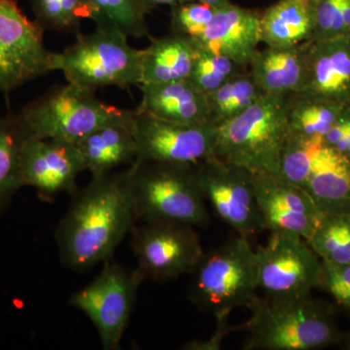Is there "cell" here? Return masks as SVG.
<instances>
[{
	"label": "cell",
	"mask_w": 350,
	"mask_h": 350,
	"mask_svg": "<svg viewBox=\"0 0 350 350\" xmlns=\"http://www.w3.org/2000/svg\"><path fill=\"white\" fill-rule=\"evenodd\" d=\"M198 52L199 46L192 38L176 32L153 39L144 49L142 84L188 80Z\"/></svg>",
	"instance_id": "obj_21"
},
{
	"label": "cell",
	"mask_w": 350,
	"mask_h": 350,
	"mask_svg": "<svg viewBox=\"0 0 350 350\" xmlns=\"http://www.w3.org/2000/svg\"><path fill=\"white\" fill-rule=\"evenodd\" d=\"M144 280L138 268L129 271L107 261L93 282L69 298V305L85 313L96 327L103 349H119Z\"/></svg>",
	"instance_id": "obj_8"
},
{
	"label": "cell",
	"mask_w": 350,
	"mask_h": 350,
	"mask_svg": "<svg viewBox=\"0 0 350 350\" xmlns=\"http://www.w3.org/2000/svg\"><path fill=\"white\" fill-rule=\"evenodd\" d=\"M255 251L258 284L266 297L300 298L321 286L323 262L301 237L271 232L266 245Z\"/></svg>",
	"instance_id": "obj_9"
},
{
	"label": "cell",
	"mask_w": 350,
	"mask_h": 350,
	"mask_svg": "<svg viewBox=\"0 0 350 350\" xmlns=\"http://www.w3.org/2000/svg\"><path fill=\"white\" fill-rule=\"evenodd\" d=\"M31 6L44 29L78 33L82 20H91L85 0H31Z\"/></svg>",
	"instance_id": "obj_30"
},
{
	"label": "cell",
	"mask_w": 350,
	"mask_h": 350,
	"mask_svg": "<svg viewBox=\"0 0 350 350\" xmlns=\"http://www.w3.org/2000/svg\"><path fill=\"white\" fill-rule=\"evenodd\" d=\"M323 145L322 137H306L289 131L283 147L278 177L303 189Z\"/></svg>",
	"instance_id": "obj_29"
},
{
	"label": "cell",
	"mask_w": 350,
	"mask_h": 350,
	"mask_svg": "<svg viewBox=\"0 0 350 350\" xmlns=\"http://www.w3.org/2000/svg\"><path fill=\"white\" fill-rule=\"evenodd\" d=\"M333 149L338 151V153L344 154V155L350 158V126L345 137L333 147Z\"/></svg>",
	"instance_id": "obj_37"
},
{
	"label": "cell",
	"mask_w": 350,
	"mask_h": 350,
	"mask_svg": "<svg viewBox=\"0 0 350 350\" xmlns=\"http://www.w3.org/2000/svg\"><path fill=\"white\" fill-rule=\"evenodd\" d=\"M310 41L293 47L259 50L250 70L264 94L288 96L300 94L308 75Z\"/></svg>",
	"instance_id": "obj_19"
},
{
	"label": "cell",
	"mask_w": 350,
	"mask_h": 350,
	"mask_svg": "<svg viewBox=\"0 0 350 350\" xmlns=\"http://www.w3.org/2000/svg\"><path fill=\"white\" fill-rule=\"evenodd\" d=\"M243 69L245 68L238 66L229 57L199 47L194 68L188 80L200 92L208 94Z\"/></svg>",
	"instance_id": "obj_31"
},
{
	"label": "cell",
	"mask_w": 350,
	"mask_h": 350,
	"mask_svg": "<svg viewBox=\"0 0 350 350\" xmlns=\"http://www.w3.org/2000/svg\"><path fill=\"white\" fill-rule=\"evenodd\" d=\"M135 221L130 167L93 175L57 227L62 261L75 271L109 261Z\"/></svg>",
	"instance_id": "obj_1"
},
{
	"label": "cell",
	"mask_w": 350,
	"mask_h": 350,
	"mask_svg": "<svg viewBox=\"0 0 350 350\" xmlns=\"http://www.w3.org/2000/svg\"><path fill=\"white\" fill-rule=\"evenodd\" d=\"M91 20L101 29H115L128 38H150L147 11L140 0H85Z\"/></svg>",
	"instance_id": "obj_26"
},
{
	"label": "cell",
	"mask_w": 350,
	"mask_h": 350,
	"mask_svg": "<svg viewBox=\"0 0 350 350\" xmlns=\"http://www.w3.org/2000/svg\"><path fill=\"white\" fill-rule=\"evenodd\" d=\"M252 182L264 230L312 237L324 214L306 191L273 175L253 174Z\"/></svg>",
	"instance_id": "obj_14"
},
{
	"label": "cell",
	"mask_w": 350,
	"mask_h": 350,
	"mask_svg": "<svg viewBox=\"0 0 350 350\" xmlns=\"http://www.w3.org/2000/svg\"><path fill=\"white\" fill-rule=\"evenodd\" d=\"M189 1H193V0H140L142 5L144 6L148 13L159 6L167 5L172 7Z\"/></svg>",
	"instance_id": "obj_36"
},
{
	"label": "cell",
	"mask_w": 350,
	"mask_h": 350,
	"mask_svg": "<svg viewBox=\"0 0 350 350\" xmlns=\"http://www.w3.org/2000/svg\"><path fill=\"white\" fill-rule=\"evenodd\" d=\"M261 41L269 47H293L312 40L314 0H280L260 17Z\"/></svg>",
	"instance_id": "obj_23"
},
{
	"label": "cell",
	"mask_w": 350,
	"mask_h": 350,
	"mask_svg": "<svg viewBox=\"0 0 350 350\" xmlns=\"http://www.w3.org/2000/svg\"><path fill=\"white\" fill-rule=\"evenodd\" d=\"M345 107L292 94L287 100L289 131L306 137L323 138Z\"/></svg>",
	"instance_id": "obj_27"
},
{
	"label": "cell",
	"mask_w": 350,
	"mask_h": 350,
	"mask_svg": "<svg viewBox=\"0 0 350 350\" xmlns=\"http://www.w3.org/2000/svg\"><path fill=\"white\" fill-rule=\"evenodd\" d=\"M232 329L228 326V319L217 320V329L213 337L208 340L204 342H192L186 345L184 349L189 350H217L220 349L221 342L223 338L227 336V334Z\"/></svg>",
	"instance_id": "obj_35"
},
{
	"label": "cell",
	"mask_w": 350,
	"mask_h": 350,
	"mask_svg": "<svg viewBox=\"0 0 350 350\" xmlns=\"http://www.w3.org/2000/svg\"><path fill=\"white\" fill-rule=\"evenodd\" d=\"M83 170L81 154L75 144L51 138H29L25 142L21 159L23 186L38 189L45 197L72 193Z\"/></svg>",
	"instance_id": "obj_15"
},
{
	"label": "cell",
	"mask_w": 350,
	"mask_h": 350,
	"mask_svg": "<svg viewBox=\"0 0 350 350\" xmlns=\"http://www.w3.org/2000/svg\"><path fill=\"white\" fill-rule=\"evenodd\" d=\"M195 227L180 223H144L133 232V252L145 278L170 280L194 273L204 257Z\"/></svg>",
	"instance_id": "obj_11"
},
{
	"label": "cell",
	"mask_w": 350,
	"mask_h": 350,
	"mask_svg": "<svg viewBox=\"0 0 350 350\" xmlns=\"http://www.w3.org/2000/svg\"><path fill=\"white\" fill-rule=\"evenodd\" d=\"M135 110L98 100L94 90L68 83L51 90L20 112L29 138H51L77 144L103 126L131 123Z\"/></svg>",
	"instance_id": "obj_5"
},
{
	"label": "cell",
	"mask_w": 350,
	"mask_h": 350,
	"mask_svg": "<svg viewBox=\"0 0 350 350\" xmlns=\"http://www.w3.org/2000/svg\"><path fill=\"white\" fill-rule=\"evenodd\" d=\"M139 88L142 98L135 109L138 113L183 125L211 123L206 94L189 80L148 83Z\"/></svg>",
	"instance_id": "obj_18"
},
{
	"label": "cell",
	"mask_w": 350,
	"mask_h": 350,
	"mask_svg": "<svg viewBox=\"0 0 350 350\" xmlns=\"http://www.w3.org/2000/svg\"><path fill=\"white\" fill-rule=\"evenodd\" d=\"M243 349L310 350L340 338L330 308L312 297L265 298L250 308Z\"/></svg>",
	"instance_id": "obj_3"
},
{
	"label": "cell",
	"mask_w": 350,
	"mask_h": 350,
	"mask_svg": "<svg viewBox=\"0 0 350 350\" xmlns=\"http://www.w3.org/2000/svg\"><path fill=\"white\" fill-rule=\"evenodd\" d=\"M323 262L321 286L325 288L338 304L350 312V262Z\"/></svg>",
	"instance_id": "obj_34"
},
{
	"label": "cell",
	"mask_w": 350,
	"mask_h": 350,
	"mask_svg": "<svg viewBox=\"0 0 350 350\" xmlns=\"http://www.w3.org/2000/svg\"><path fill=\"white\" fill-rule=\"evenodd\" d=\"M133 133L138 162L198 165L214 156L217 126L172 123L135 109Z\"/></svg>",
	"instance_id": "obj_12"
},
{
	"label": "cell",
	"mask_w": 350,
	"mask_h": 350,
	"mask_svg": "<svg viewBox=\"0 0 350 350\" xmlns=\"http://www.w3.org/2000/svg\"><path fill=\"white\" fill-rule=\"evenodd\" d=\"M347 0H314L315 29L312 40L342 36V12Z\"/></svg>",
	"instance_id": "obj_33"
},
{
	"label": "cell",
	"mask_w": 350,
	"mask_h": 350,
	"mask_svg": "<svg viewBox=\"0 0 350 350\" xmlns=\"http://www.w3.org/2000/svg\"><path fill=\"white\" fill-rule=\"evenodd\" d=\"M76 146L81 154L84 170L92 175L108 174L126 163L131 165L137 158L133 121L98 129Z\"/></svg>",
	"instance_id": "obj_22"
},
{
	"label": "cell",
	"mask_w": 350,
	"mask_h": 350,
	"mask_svg": "<svg viewBox=\"0 0 350 350\" xmlns=\"http://www.w3.org/2000/svg\"><path fill=\"white\" fill-rule=\"evenodd\" d=\"M195 172L204 199L239 236L248 239L264 230L253 190V174L214 156L196 165Z\"/></svg>",
	"instance_id": "obj_13"
},
{
	"label": "cell",
	"mask_w": 350,
	"mask_h": 350,
	"mask_svg": "<svg viewBox=\"0 0 350 350\" xmlns=\"http://www.w3.org/2000/svg\"><path fill=\"white\" fill-rule=\"evenodd\" d=\"M288 96L264 94L238 116L219 124L214 157L253 174L278 176L289 135Z\"/></svg>",
	"instance_id": "obj_2"
},
{
	"label": "cell",
	"mask_w": 350,
	"mask_h": 350,
	"mask_svg": "<svg viewBox=\"0 0 350 350\" xmlns=\"http://www.w3.org/2000/svg\"><path fill=\"white\" fill-rule=\"evenodd\" d=\"M214 13L215 8L195 0L177 4L170 7V29L196 40L206 31Z\"/></svg>",
	"instance_id": "obj_32"
},
{
	"label": "cell",
	"mask_w": 350,
	"mask_h": 350,
	"mask_svg": "<svg viewBox=\"0 0 350 350\" xmlns=\"http://www.w3.org/2000/svg\"><path fill=\"white\" fill-rule=\"evenodd\" d=\"M299 96L350 105V34L310 41L308 75Z\"/></svg>",
	"instance_id": "obj_16"
},
{
	"label": "cell",
	"mask_w": 350,
	"mask_h": 350,
	"mask_svg": "<svg viewBox=\"0 0 350 350\" xmlns=\"http://www.w3.org/2000/svg\"><path fill=\"white\" fill-rule=\"evenodd\" d=\"M194 273L191 299L216 320L229 319L239 306L250 310L259 300L256 251L243 237L204 255Z\"/></svg>",
	"instance_id": "obj_7"
},
{
	"label": "cell",
	"mask_w": 350,
	"mask_h": 350,
	"mask_svg": "<svg viewBox=\"0 0 350 350\" xmlns=\"http://www.w3.org/2000/svg\"><path fill=\"white\" fill-rule=\"evenodd\" d=\"M118 31L96 27L78 32L76 41L62 53H53L52 71L59 70L68 83L96 91L98 88H126L142 84L144 49H135Z\"/></svg>",
	"instance_id": "obj_6"
},
{
	"label": "cell",
	"mask_w": 350,
	"mask_h": 350,
	"mask_svg": "<svg viewBox=\"0 0 350 350\" xmlns=\"http://www.w3.org/2000/svg\"><path fill=\"white\" fill-rule=\"evenodd\" d=\"M196 165L131 163V182L137 221L208 224L204 197L198 184Z\"/></svg>",
	"instance_id": "obj_4"
},
{
	"label": "cell",
	"mask_w": 350,
	"mask_h": 350,
	"mask_svg": "<svg viewBox=\"0 0 350 350\" xmlns=\"http://www.w3.org/2000/svg\"><path fill=\"white\" fill-rule=\"evenodd\" d=\"M262 94L264 92L258 86L250 69L239 71L222 86L206 94L211 123L217 126L238 116Z\"/></svg>",
	"instance_id": "obj_25"
},
{
	"label": "cell",
	"mask_w": 350,
	"mask_h": 350,
	"mask_svg": "<svg viewBox=\"0 0 350 350\" xmlns=\"http://www.w3.org/2000/svg\"><path fill=\"white\" fill-rule=\"evenodd\" d=\"M303 189L322 213H350L349 157L323 145Z\"/></svg>",
	"instance_id": "obj_20"
},
{
	"label": "cell",
	"mask_w": 350,
	"mask_h": 350,
	"mask_svg": "<svg viewBox=\"0 0 350 350\" xmlns=\"http://www.w3.org/2000/svg\"><path fill=\"white\" fill-rule=\"evenodd\" d=\"M195 1L206 4V5L213 7L215 9L221 8V7H224L227 4L231 3L230 0H195Z\"/></svg>",
	"instance_id": "obj_38"
},
{
	"label": "cell",
	"mask_w": 350,
	"mask_h": 350,
	"mask_svg": "<svg viewBox=\"0 0 350 350\" xmlns=\"http://www.w3.org/2000/svg\"><path fill=\"white\" fill-rule=\"evenodd\" d=\"M256 11L229 3L215 9L213 20L195 42L202 49L229 57L250 68L261 41V22Z\"/></svg>",
	"instance_id": "obj_17"
},
{
	"label": "cell",
	"mask_w": 350,
	"mask_h": 350,
	"mask_svg": "<svg viewBox=\"0 0 350 350\" xmlns=\"http://www.w3.org/2000/svg\"><path fill=\"white\" fill-rule=\"evenodd\" d=\"M322 262H350V213L324 214L306 241Z\"/></svg>",
	"instance_id": "obj_28"
},
{
	"label": "cell",
	"mask_w": 350,
	"mask_h": 350,
	"mask_svg": "<svg viewBox=\"0 0 350 350\" xmlns=\"http://www.w3.org/2000/svg\"><path fill=\"white\" fill-rule=\"evenodd\" d=\"M45 29L29 20L14 0H0V93H8L52 71Z\"/></svg>",
	"instance_id": "obj_10"
},
{
	"label": "cell",
	"mask_w": 350,
	"mask_h": 350,
	"mask_svg": "<svg viewBox=\"0 0 350 350\" xmlns=\"http://www.w3.org/2000/svg\"><path fill=\"white\" fill-rule=\"evenodd\" d=\"M29 138L20 113L0 116V207L23 187L21 159Z\"/></svg>",
	"instance_id": "obj_24"
}]
</instances>
